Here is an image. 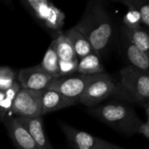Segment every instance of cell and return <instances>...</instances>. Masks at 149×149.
Segmentation results:
<instances>
[{
	"instance_id": "obj_14",
	"label": "cell",
	"mask_w": 149,
	"mask_h": 149,
	"mask_svg": "<svg viewBox=\"0 0 149 149\" xmlns=\"http://www.w3.org/2000/svg\"><path fill=\"white\" fill-rule=\"evenodd\" d=\"M126 54L128 61L130 62V65L148 72L149 57L148 53L143 52L127 40L126 46Z\"/></svg>"
},
{
	"instance_id": "obj_18",
	"label": "cell",
	"mask_w": 149,
	"mask_h": 149,
	"mask_svg": "<svg viewBox=\"0 0 149 149\" xmlns=\"http://www.w3.org/2000/svg\"><path fill=\"white\" fill-rule=\"evenodd\" d=\"M65 13L57 8L53 3L51 4L47 15L44 20L45 25L52 30H59L65 24Z\"/></svg>"
},
{
	"instance_id": "obj_16",
	"label": "cell",
	"mask_w": 149,
	"mask_h": 149,
	"mask_svg": "<svg viewBox=\"0 0 149 149\" xmlns=\"http://www.w3.org/2000/svg\"><path fill=\"white\" fill-rule=\"evenodd\" d=\"M52 45L59 60L69 61L77 58L72 44L65 33L59 34L57 38L52 41Z\"/></svg>"
},
{
	"instance_id": "obj_15",
	"label": "cell",
	"mask_w": 149,
	"mask_h": 149,
	"mask_svg": "<svg viewBox=\"0 0 149 149\" xmlns=\"http://www.w3.org/2000/svg\"><path fill=\"white\" fill-rule=\"evenodd\" d=\"M123 32L128 41L145 53L148 54L149 37L148 32L141 26L137 28L124 27Z\"/></svg>"
},
{
	"instance_id": "obj_1",
	"label": "cell",
	"mask_w": 149,
	"mask_h": 149,
	"mask_svg": "<svg viewBox=\"0 0 149 149\" xmlns=\"http://www.w3.org/2000/svg\"><path fill=\"white\" fill-rule=\"evenodd\" d=\"M75 28L87 39L94 52L101 55L109 46L113 26L109 12L99 0L90 1Z\"/></svg>"
},
{
	"instance_id": "obj_17",
	"label": "cell",
	"mask_w": 149,
	"mask_h": 149,
	"mask_svg": "<svg viewBox=\"0 0 149 149\" xmlns=\"http://www.w3.org/2000/svg\"><path fill=\"white\" fill-rule=\"evenodd\" d=\"M58 62L59 59L55 52L52 43L47 49L41 64L39 65L43 70H45L48 74L52 76L54 79L58 78Z\"/></svg>"
},
{
	"instance_id": "obj_5",
	"label": "cell",
	"mask_w": 149,
	"mask_h": 149,
	"mask_svg": "<svg viewBox=\"0 0 149 149\" xmlns=\"http://www.w3.org/2000/svg\"><path fill=\"white\" fill-rule=\"evenodd\" d=\"M10 112L17 117H42V91L21 87L16 94Z\"/></svg>"
},
{
	"instance_id": "obj_9",
	"label": "cell",
	"mask_w": 149,
	"mask_h": 149,
	"mask_svg": "<svg viewBox=\"0 0 149 149\" xmlns=\"http://www.w3.org/2000/svg\"><path fill=\"white\" fill-rule=\"evenodd\" d=\"M4 125L16 148L40 149L26 130L17 121L16 118H9L5 120Z\"/></svg>"
},
{
	"instance_id": "obj_11",
	"label": "cell",
	"mask_w": 149,
	"mask_h": 149,
	"mask_svg": "<svg viewBox=\"0 0 149 149\" xmlns=\"http://www.w3.org/2000/svg\"><path fill=\"white\" fill-rule=\"evenodd\" d=\"M78 102L52 89L42 91V115L74 106Z\"/></svg>"
},
{
	"instance_id": "obj_8",
	"label": "cell",
	"mask_w": 149,
	"mask_h": 149,
	"mask_svg": "<svg viewBox=\"0 0 149 149\" xmlns=\"http://www.w3.org/2000/svg\"><path fill=\"white\" fill-rule=\"evenodd\" d=\"M52 79L54 78L43 70L39 65L22 69L17 74L18 83L21 87L33 91L46 89Z\"/></svg>"
},
{
	"instance_id": "obj_20",
	"label": "cell",
	"mask_w": 149,
	"mask_h": 149,
	"mask_svg": "<svg viewBox=\"0 0 149 149\" xmlns=\"http://www.w3.org/2000/svg\"><path fill=\"white\" fill-rule=\"evenodd\" d=\"M24 4L32 15L38 20L44 22L52 3L47 0H26L24 2Z\"/></svg>"
},
{
	"instance_id": "obj_7",
	"label": "cell",
	"mask_w": 149,
	"mask_h": 149,
	"mask_svg": "<svg viewBox=\"0 0 149 149\" xmlns=\"http://www.w3.org/2000/svg\"><path fill=\"white\" fill-rule=\"evenodd\" d=\"M92 77L93 76H85L79 74L55 78L52 79L47 88L55 90L64 96L74 100L79 103V100L83 94Z\"/></svg>"
},
{
	"instance_id": "obj_24",
	"label": "cell",
	"mask_w": 149,
	"mask_h": 149,
	"mask_svg": "<svg viewBox=\"0 0 149 149\" xmlns=\"http://www.w3.org/2000/svg\"><path fill=\"white\" fill-rule=\"evenodd\" d=\"M138 134H142V136H144L146 139L149 138V121L148 119L146 120L145 122H142L139 127L138 130Z\"/></svg>"
},
{
	"instance_id": "obj_21",
	"label": "cell",
	"mask_w": 149,
	"mask_h": 149,
	"mask_svg": "<svg viewBox=\"0 0 149 149\" xmlns=\"http://www.w3.org/2000/svg\"><path fill=\"white\" fill-rule=\"evenodd\" d=\"M15 72L7 66H0V91L4 92L10 89L16 82Z\"/></svg>"
},
{
	"instance_id": "obj_2",
	"label": "cell",
	"mask_w": 149,
	"mask_h": 149,
	"mask_svg": "<svg viewBox=\"0 0 149 149\" xmlns=\"http://www.w3.org/2000/svg\"><path fill=\"white\" fill-rule=\"evenodd\" d=\"M89 113L114 130L127 135L138 134L142 123L134 108L122 103L98 105L90 108Z\"/></svg>"
},
{
	"instance_id": "obj_23",
	"label": "cell",
	"mask_w": 149,
	"mask_h": 149,
	"mask_svg": "<svg viewBox=\"0 0 149 149\" xmlns=\"http://www.w3.org/2000/svg\"><path fill=\"white\" fill-rule=\"evenodd\" d=\"M125 26L127 28H137L141 26V20L138 11L135 10H129L124 17Z\"/></svg>"
},
{
	"instance_id": "obj_3",
	"label": "cell",
	"mask_w": 149,
	"mask_h": 149,
	"mask_svg": "<svg viewBox=\"0 0 149 149\" xmlns=\"http://www.w3.org/2000/svg\"><path fill=\"white\" fill-rule=\"evenodd\" d=\"M119 87L118 95H121L130 101L143 107L148 105V72L128 65L120 71V84Z\"/></svg>"
},
{
	"instance_id": "obj_13",
	"label": "cell",
	"mask_w": 149,
	"mask_h": 149,
	"mask_svg": "<svg viewBox=\"0 0 149 149\" xmlns=\"http://www.w3.org/2000/svg\"><path fill=\"white\" fill-rule=\"evenodd\" d=\"M77 72L80 75L93 76L105 72V68L100 59V56L96 52H92L86 57L79 60Z\"/></svg>"
},
{
	"instance_id": "obj_12",
	"label": "cell",
	"mask_w": 149,
	"mask_h": 149,
	"mask_svg": "<svg viewBox=\"0 0 149 149\" xmlns=\"http://www.w3.org/2000/svg\"><path fill=\"white\" fill-rule=\"evenodd\" d=\"M65 34L69 38L74 53L79 60L93 52V50L87 39L75 28V26L66 31Z\"/></svg>"
},
{
	"instance_id": "obj_22",
	"label": "cell",
	"mask_w": 149,
	"mask_h": 149,
	"mask_svg": "<svg viewBox=\"0 0 149 149\" xmlns=\"http://www.w3.org/2000/svg\"><path fill=\"white\" fill-rule=\"evenodd\" d=\"M79 59L75 58L69 61H61L58 62V78L71 76L77 72Z\"/></svg>"
},
{
	"instance_id": "obj_6",
	"label": "cell",
	"mask_w": 149,
	"mask_h": 149,
	"mask_svg": "<svg viewBox=\"0 0 149 149\" xmlns=\"http://www.w3.org/2000/svg\"><path fill=\"white\" fill-rule=\"evenodd\" d=\"M60 127L74 149H123L86 132L78 130L67 124L60 123Z\"/></svg>"
},
{
	"instance_id": "obj_4",
	"label": "cell",
	"mask_w": 149,
	"mask_h": 149,
	"mask_svg": "<svg viewBox=\"0 0 149 149\" xmlns=\"http://www.w3.org/2000/svg\"><path fill=\"white\" fill-rule=\"evenodd\" d=\"M119 91V86L109 74L104 72L93 75L79 98V103L92 108L109 97L118 95Z\"/></svg>"
},
{
	"instance_id": "obj_19",
	"label": "cell",
	"mask_w": 149,
	"mask_h": 149,
	"mask_svg": "<svg viewBox=\"0 0 149 149\" xmlns=\"http://www.w3.org/2000/svg\"><path fill=\"white\" fill-rule=\"evenodd\" d=\"M120 3L127 6L129 10H135L140 16L141 23L146 27L149 25V5L143 0H120Z\"/></svg>"
},
{
	"instance_id": "obj_10",
	"label": "cell",
	"mask_w": 149,
	"mask_h": 149,
	"mask_svg": "<svg viewBox=\"0 0 149 149\" xmlns=\"http://www.w3.org/2000/svg\"><path fill=\"white\" fill-rule=\"evenodd\" d=\"M17 121L26 130V132L34 140L40 149H53L44 130L42 117L22 118L17 117Z\"/></svg>"
}]
</instances>
